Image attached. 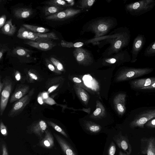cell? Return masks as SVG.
<instances>
[{
  "label": "cell",
  "instance_id": "1",
  "mask_svg": "<svg viewBox=\"0 0 155 155\" xmlns=\"http://www.w3.org/2000/svg\"><path fill=\"white\" fill-rule=\"evenodd\" d=\"M155 0H142L126 5V10L131 15L138 16L152 10Z\"/></svg>",
  "mask_w": 155,
  "mask_h": 155
},
{
  "label": "cell",
  "instance_id": "2",
  "mask_svg": "<svg viewBox=\"0 0 155 155\" xmlns=\"http://www.w3.org/2000/svg\"><path fill=\"white\" fill-rule=\"evenodd\" d=\"M35 92L33 88L24 97L15 102L8 114L9 117H13L19 115L28 104Z\"/></svg>",
  "mask_w": 155,
  "mask_h": 155
},
{
  "label": "cell",
  "instance_id": "3",
  "mask_svg": "<svg viewBox=\"0 0 155 155\" xmlns=\"http://www.w3.org/2000/svg\"><path fill=\"white\" fill-rule=\"evenodd\" d=\"M130 31L129 29L127 28L122 29L116 41L110 48L112 51L117 52L127 46L130 42Z\"/></svg>",
  "mask_w": 155,
  "mask_h": 155
},
{
  "label": "cell",
  "instance_id": "4",
  "mask_svg": "<svg viewBox=\"0 0 155 155\" xmlns=\"http://www.w3.org/2000/svg\"><path fill=\"white\" fill-rule=\"evenodd\" d=\"M155 118V109L144 111L139 114L131 122L130 126L134 128L144 127V125L149 121Z\"/></svg>",
  "mask_w": 155,
  "mask_h": 155
},
{
  "label": "cell",
  "instance_id": "5",
  "mask_svg": "<svg viewBox=\"0 0 155 155\" xmlns=\"http://www.w3.org/2000/svg\"><path fill=\"white\" fill-rule=\"evenodd\" d=\"M4 87L1 94L0 114L2 115L7 105L12 91V84L8 79H5L3 81Z\"/></svg>",
  "mask_w": 155,
  "mask_h": 155
},
{
  "label": "cell",
  "instance_id": "6",
  "mask_svg": "<svg viewBox=\"0 0 155 155\" xmlns=\"http://www.w3.org/2000/svg\"><path fill=\"white\" fill-rule=\"evenodd\" d=\"M146 41V38L144 35L139 34L135 38L131 51V62L134 63L137 61L138 54L143 48Z\"/></svg>",
  "mask_w": 155,
  "mask_h": 155
},
{
  "label": "cell",
  "instance_id": "7",
  "mask_svg": "<svg viewBox=\"0 0 155 155\" xmlns=\"http://www.w3.org/2000/svg\"><path fill=\"white\" fill-rule=\"evenodd\" d=\"M140 151L144 155H155V137L142 138L140 140Z\"/></svg>",
  "mask_w": 155,
  "mask_h": 155
},
{
  "label": "cell",
  "instance_id": "8",
  "mask_svg": "<svg viewBox=\"0 0 155 155\" xmlns=\"http://www.w3.org/2000/svg\"><path fill=\"white\" fill-rule=\"evenodd\" d=\"M152 68H129L126 69L123 73V79H132L148 74L153 71Z\"/></svg>",
  "mask_w": 155,
  "mask_h": 155
},
{
  "label": "cell",
  "instance_id": "9",
  "mask_svg": "<svg viewBox=\"0 0 155 155\" xmlns=\"http://www.w3.org/2000/svg\"><path fill=\"white\" fill-rule=\"evenodd\" d=\"M24 43L37 49L47 51L52 49L56 45V43L51 40H28L24 42Z\"/></svg>",
  "mask_w": 155,
  "mask_h": 155
},
{
  "label": "cell",
  "instance_id": "10",
  "mask_svg": "<svg viewBox=\"0 0 155 155\" xmlns=\"http://www.w3.org/2000/svg\"><path fill=\"white\" fill-rule=\"evenodd\" d=\"M11 55L18 58L19 60L24 62H29L32 59V51L18 46L13 48L11 51Z\"/></svg>",
  "mask_w": 155,
  "mask_h": 155
},
{
  "label": "cell",
  "instance_id": "11",
  "mask_svg": "<svg viewBox=\"0 0 155 155\" xmlns=\"http://www.w3.org/2000/svg\"><path fill=\"white\" fill-rule=\"evenodd\" d=\"M113 139L120 148L124 151L127 155H130L132 147L127 136L120 134L115 136Z\"/></svg>",
  "mask_w": 155,
  "mask_h": 155
},
{
  "label": "cell",
  "instance_id": "12",
  "mask_svg": "<svg viewBox=\"0 0 155 155\" xmlns=\"http://www.w3.org/2000/svg\"><path fill=\"white\" fill-rule=\"evenodd\" d=\"M78 12V10L68 8L54 15L46 16L45 18L47 20L52 21L63 20L73 16Z\"/></svg>",
  "mask_w": 155,
  "mask_h": 155
},
{
  "label": "cell",
  "instance_id": "13",
  "mask_svg": "<svg viewBox=\"0 0 155 155\" xmlns=\"http://www.w3.org/2000/svg\"><path fill=\"white\" fill-rule=\"evenodd\" d=\"M54 136L65 155H78L74 148L66 140L55 134Z\"/></svg>",
  "mask_w": 155,
  "mask_h": 155
},
{
  "label": "cell",
  "instance_id": "14",
  "mask_svg": "<svg viewBox=\"0 0 155 155\" xmlns=\"http://www.w3.org/2000/svg\"><path fill=\"white\" fill-rule=\"evenodd\" d=\"M29 86L24 84L18 85L14 92L12 95L10 99V103L16 101L26 95L29 90Z\"/></svg>",
  "mask_w": 155,
  "mask_h": 155
},
{
  "label": "cell",
  "instance_id": "15",
  "mask_svg": "<svg viewBox=\"0 0 155 155\" xmlns=\"http://www.w3.org/2000/svg\"><path fill=\"white\" fill-rule=\"evenodd\" d=\"M130 55L126 50L122 51L112 57L106 59L105 62L108 63L114 64L118 61L122 62L129 61H131Z\"/></svg>",
  "mask_w": 155,
  "mask_h": 155
},
{
  "label": "cell",
  "instance_id": "16",
  "mask_svg": "<svg viewBox=\"0 0 155 155\" xmlns=\"http://www.w3.org/2000/svg\"><path fill=\"white\" fill-rule=\"evenodd\" d=\"M19 38L34 41L38 38V33L33 32L23 26L19 28L17 35Z\"/></svg>",
  "mask_w": 155,
  "mask_h": 155
},
{
  "label": "cell",
  "instance_id": "17",
  "mask_svg": "<svg viewBox=\"0 0 155 155\" xmlns=\"http://www.w3.org/2000/svg\"><path fill=\"white\" fill-rule=\"evenodd\" d=\"M110 22L100 21L94 24L92 27L93 30L97 35H100L107 32L110 28Z\"/></svg>",
  "mask_w": 155,
  "mask_h": 155
},
{
  "label": "cell",
  "instance_id": "18",
  "mask_svg": "<svg viewBox=\"0 0 155 155\" xmlns=\"http://www.w3.org/2000/svg\"><path fill=\"white\" fill-rule=\"evenodd\" d=\"M47 128L46 123L43 120H41L33 124L31 127L32 133L40 137H41Z\"/></svg>",
  "mask_w": 155,
  "mask_h": 155
},
{
  "label": "cell",
  "instance_id": "19",
  "mask_svg": "<svg viewBox=\"0 0 155 155\" xmlns=\"http://www.w3.org/2000/svg\"><path fill=\"white\" fill-rule=\"evenodd\" d=\"M155 82V77L149 78L134 80L131 82V84L133 88L140 89L150 86Z\"/></svg>",
  "mask_w": 155,
  "mask_h": 155
},
{
  "label": "cell",
  "instance_id": "20",
  "mask_svg": "<svg viewBox=\"0 0 155 155\" xmlns=\"http://www.w3.org/2000/svg\"><path fill=\"white\" fill-rule=\"evenodd\" d=\"M74 57L79 62L91 59V56L88 52L81 47L76 48L73 52Z\"/></svg>",
  "mask_w": 155,
  "mask_h": 155
},
{
  "label": "cell",
  "instance_id": "21",
  "mask_svg": "<svg viewBox=\"0 0 155 155\" xmlns=\"http://www.w3.org/2000/svg\"><path fill=\"white\" fill-rule=\"evenodd\" d=\"M45 136L40 141V145L46 148H51L54 145V140L53 135L48 129L45 130Z\"/></svg>",
  "mask_w": 155,
  "mask_h": 155
},
{
  "label": "cell",
  "instance_id": "22",
  "mask_svg": "<svg viewBox=\"0 0 155 155\" xmlns=\"http://www.w3.org/2000/svg\"><path fill=\"white\" fill-rule=\"evenodd\" d=\"M33 13V11L30 8H21L15 9L13 11L14 16L18 19H24L30 16Z\"/></svg>",
  "mask_w": 155,
  "mask_h": 155
},
{
  "label": "cell",
  "instance_id": "23",
  "mask_svg": "<svg viewBox=\"0 0 155 155\" xmlns=\"http://www.w3.org/2000/svg\"><path fill=\"white\" fill-rule=\"evenodd\" d=\"M16 27L15 25H13L12 19L7 21L1 29V31L3 34L9 36H13L15 33Z\"/></svg>",
  "mask_w": 155,
  "mask_h": 155
},
{
  "label": "cell",
  "instance_id": "24",
  "mask_svg": "<svg viewBox=\"0 0 155 155\" xmlns=\"http://www.w3.org/2000/svg\"><path fill=\"white\" fill-rule=\"evenodd\" d=\"M64 8L56 5H49L44 8L45 15L46 16H49L63 11Z\"/></svg>",
  "mask_w": 155,
  "mask_h": 155
},
{
  "label": "cell",
  "instance_id": "25",
  "mask_svg": "<svg viewBox=\"0 0 155 155\" xmlns=\"http://www.w3.org/2000/svg\"><path fill=\"white\" fill-rule=\"evenodd\" d=\"M22 26L28 30L35 33H45L49 31V29L41 26L23 24Z\"/></svg>",
  "mask_w": 155,
  "mask_h": 155
},
{
  "label": "cell",
  "instance_id": "26",
  "mask_svg": "<svg viewBox=\"0 0 155 155\" xmlns=\"http://www.w3.org/2000/svg\"><path fill=\"white\" fill-rule=\"evenodd\" d=\"M38 40H51V39L58 40L59 38L56 34L54 32L48 33H38Z\"/></svg>",
  "mask_w": 155,
  "mask_h": 155
},
{
  "label": "cell",
  "instance_id": "27",
  "mask_svg": "<svg viewBox=\"0 0 155 155\" xmlns=\"http://www.w3.org/2000/svg\"><path fill=\"white\" fill-rule=\"evenodd\" d=\"M144 55L147 57L155 56V41L151 43L144 52Z\"/></svg>",
  "mask_w": 155,
  "mask_h": 155
},
{
  "label": "cell",
  "instance_id": "28",
  "mask_svg": "<svg viewBox=\"0 0 155 155\" xmlns=\"http://www.w3.org/2000/svg\"><path fill=\"white\" fill-rule=\"evenodd\" d=\"M46 3L49 5H53L62 7H66L70 6L65 1L61 0H51L48 1Z\"/></svg>",
  "mask_w": 155,
  "mask_h": 155
},
{
  "label": "cell",
  "instance_id": "29",
  "mask_svg": "<svg viewBox=\"0 0 155 155\" xmlns=\"http://www.w3.org/2000/svg\"><path fill=\"white\" fill-rule=\"evenodd\" d=\"M84 45L83 42H78L73 43H72L67 42L61 40V46L63 47L71 48L75 47L78 48Z\"/></svg>",
  "mask_w": 155,
  "mask_h": 155
},
{
  "label": "cell",
  "instance_id": "30",
  "mask_svg": "<svg viewBox=\"0 0 155 155\" xmlns=\"http://www.w3.org/2000/svg\"><path fill=\"white\" fill-rule=\"evenodd\" d=\"M47 123L50 126L52 127L56 131L61 134L65 137L68 138V136L66 132L59 126L50 120H47Z\"/></svg>",
  "mask_w": 155,
  "mask_h": 155
},
{
  "label": "cell",
  "instance_id": "31",
  "mask_svg": "<svg viewBox=\"0 0 155 155\" xmlns=\"http://www.w3.org/2000/svg\"><path fill=\"white\" fill-rule=\"evenodd\" d=\"M57 77H56L51 79V81H50L49 84L50 86L48 89L47 92L48 94L51 93L59 87L60 84H58L57 83Z\"/></svg>",
  "mask_w": 155,
  "mask_h": 155
},
{
  "label": "cell",
  "instance_id": "32",
  "mask_svg": "<svg viewBox=\"0 0 155 155\" xmlns=\"http://www.w3.org/2000/svg\"><path fill=\"white\" fill-rule=\"evenodd\" d=\"M125 95H121L120 101L117 104V108L118 111L121 114H123L125 111V107L124 106V101Z\"/></svg>",
  "mask_w": 155,
  "mask_h": 155
},
{
  "label": "cell",
  "instance_id": "33",
  "mask_svg": "<svg viewBox=\"0 0 155 155\" xmlns=\"http://www.w3.org/2000/svg\"><path fill=\"white\" fill-rule=\"evenodd\" d=\"M49 60L59 71H63L64 68L61 63L58 60L54 57H51Z\"/></svg>",
  "mask_w": 155,
  "mask_h": 155
},
{
  "label": "cell",
  "instance_id": "34",
  "mask_svg": "<svg viewBox=\"0 0 155 155\" xmlns=\"http://www.w3.org/2000/svg\"><path fill=\"white\" fill-rule=\"evenodd\" d=\"M87 128L88 130L93 133L99 132L101 129V127L99 125L93 124H87Z\"/></svg>",
  "mask_w": 155,
  "mask_h": 155
},
{
  "label": "cell",
  "instance_id": "35",
  "mask_svg": "<svg viewBox=\"0 0 155 155\" xmlns=\"http://www.w3.org/2000/svg\"><path fill=\"white\" fill-rule=\"evenodd\" d=\"M46 65L48 69L51 71L56 74H60L61 71H58L52 62L48 59L45 60Z\"/></svg>",
  "mask_w": 155,
  "mask_h": 155
},
{
  "label": "cell",
  "instance_id": "36",
  "mask_svg": "<svg viewBox=\"0 0 155 155\" xmlns=\"http://www.w3.org/2000/svg\"><path fill=\"white\" fill-rule=\"evenodd\" d=\"M95 1L94 0H86L80 1L81 8H85L91 6Z\"/></svg>",
  "mask_w": 155,
  "mask_h": 155
},
{
  "label": "cell",
  "instance_id": "37",
  "mask_svg": "<svg viewBox=\"0 0 155 155\" xmlns=\"http://www.w3.org/2000/svg\"><path fill=\"white\" fill-rule=\"evenodd\" d=\"M9 51V49L7 44H0V60L2 58L5 52Z\"/></svg>",
  "mask_w": 155,
  "mask_h": 155
},
{
  "label": "cell",
  "instance_id": "38",
  "mask_svg": "<svg viewBox=\"0 0 155 155\" xmlns=\"http://www.w3.org/2000/svg\"><path fill=\"white\" fill-rule=\"evenodd\" d=\"M116 151V147L114 142L112 141L108 150V155H114Z\"/></svg>",
  "mask_w": 155,
  "mask_h": 155
},
{
  "label": "cell",
  "instance_id": "39",
  "mask_svg": "<svg viewBox=\"0 0 155 155\" xmlns=\"http://www.w3.org/2000/svg\"><path fill=\"white\" fill-rule=\"evenodd\" d=\"M28 74L29 79L32 81H37L38 80V78L37 74L32 71L31 70H29L28 72Z\"/></svg>",
  "mask_w": 155,
  "mask_h": 155
},
{
  "label": "cell",
  "instance_id": "40",
  "mask_svg": "<svg viewBox=\"0 0 155 155\" xmlns=\"http://www.w3.org/2000/svg\"><path fill=\"white\" fill-rule=\"evenodd\" d=\"M0 129L1 133L2 135L5 136L7 135L8 132L6 127L2 121H1L0 123Z\"/></svg>",
  "mask_w": 155,
  "mask_h": 155
},
{
  "label": "cell",
  "instance_id": "41",
  "mask_svg": "<svg viewBox=\"0 0 155 155\" xmlns=\"http://www.w3.org/2000/svg\"><path fill=\"white\" fill-rule=\"evenodd\" d=\"M145 125L148 127L155 128V118L148 121Z\"/></svg>",
  "mask_w": 155,
  "mask_h": 155
},
{
  "label": "cell",
  "instance_id": "42",
  "mask_svg": "<svg viewBox=\"0 0 155 155\" xmlns=\"http://www.w3.org/2000/svg\"><path fill=\"white\" fill-rule=\"evenodd\" d=\"M6 17L5 15H2L0 18V28H2L6 23Z\"/></svg>",
  "mask_w": 155,
  "mask_h": 155
},
{
  "label": "cell",
  "instance_id": "43",
  "mask_svg": "<svg viewBox=\"0 0 155 155\" xmlns=\"http://www.w3.org/2000/svg\"><path fill=\"white\" fill-rule=\"evenodd\" d=\"M44 101L45 103L50 105H53L56 103L53 99L49 97L46 99L44 100Z\"/></svg>",
  "mask_w": 155,
  "mask_h": 155
},
{
  "label": "cell",
  "instance_id": "44",
  "mask_svg": "<svg viewBox=\"0 0 155 155\" xmlns=\"http://www.w3.org/2000/svg\"><path fill=\"white\" fill-rule=\"evenodd\" d=\"M80 97L82 101H86L87 100V94L83 91L81 92L80 94Z\"/></svg>",
  "mask_w": 155,
  "mask_h": 155
},
{
  "label": "cell",
  "instance_id": "45",
  "mask_svg": "<svg viewBox=\"0 0 155 155\" xmlns=\"http://www.w3.org/2000/svg\"><path fill=\"white\" fill-rule=\"evenodd\" d=\"M2 155H8L6 145L3 143L2 145Z\"/></svg>",
  "mask_w": 155,
  "mask_h": 155
},
{
  "label": "cell",
  "instance_id": "46",
  "mask_svg": "<svg viewBox=\"0 0 155 155\" xmlns=\"http://www.w3.org/2000/svg\"><path fill=\"white\" fill-rule=\"evenodd\" d=\"M155 89V82L152 84L141 88L140 89Z\"/></svg>",
  "mask_w": 155,
  "mask_h": 155
},
{
  "label": "cell",
  "instance_id": "47",
  "mask_svg": "<svg viewBox=\"0 0 155 155\" xmlns=\"http://www.w3.org/2000/svg\"><path fill=\"white\" fill-rule=\"evenodd\" d=\"M15 78L16 80L17 81H19L21 78V74L20 72L18 71H16L15 74Z\"/></svg>",
  "mask_w": 155,
  "mask_h": 155
},
{
  "label": "cell",
  "instance_id": "48",
  "mask_svg": "<svg viewBox=\"0 0 155 155\" xmlns=\"http://www.w3.org/2000/svg\"><path fill=\"white\" fill-rule=\"evenodd\" d=\"M41 96L43 100L46 99L49 97L48 96V94L47 92H45L41 94Z\"/></svg>",
  "mask_w": 155,
  "mask_h": 155
},
{
  "label": "cell",
  "instance_id": "49",
  "mask_svg": "<svg viewBox=\"0 0 155 155\" xmlns=\"http://www.w3.org/2000/svg\"><path fill=\"white\" fill-rule=\"evenodd\" d=\"M101 112V109L100 108H97L94 111L93 114L95 116H97L100 114Z\"/></svg>",
  "mask_w": 155,
  "mask_h": 155
},
{
  "label": "cell",
  "instance_id": "50",
  "mask_svg": "<svg viewBox=\"0 0 155 155\" xmlns=\"http://www.w3.org/2000/svg\"><path fill=\"white\" fill-rule=\"evenodd\" d=\"M44 100L41 96H38V101L40 104H42L44 103Z\"/></svg>",
  "mask_w": 155,
  "mask_h": 155
},
{
  "label": "cell",
  "instance_id": "51",
  "mask_svg": "<svg viewBox=\"0 0 155 155\" xmlns=\"http://www.w3.org/2000/svg\"><path fill=\"white\" fill-rule=\"evenodd\" d=\"M73 80L74 82L76 83H79L81 82V80L80 78L77 77H74L73 78Z\"/></svg>",
  "mask_w": 155,
  "mask_h": 155
},
{
  "label": "cell",
  "instance_id": "52",
  "mask_svg": "<svg viewBox=\"0 0 155 155\" xmlns=\"http://www.w3.org/2000/svg\"><path fill=\"white\" fill-rule=\"evenodd\" d=\"M4 87V84L3 82L2 83L1 81H0V93L1 94L2 91L3 90V88Z\"/></svg>",
  "mask_w": 155,
  "mask_h": 155
},
{
  "label": "cell",
  "instance_id": "53",
  "mask_svg": "<svg viewBox=\"0 0 155 155\" xmlns=\"http://www.w3.org/2000/svg\"><path fill=\"white\" fill-rule=\"evenodd\" d=\"M71 6L74 3V1L73 0H65Z\"/></svg>",
  "mask_w": 155,
  "mask_h": 155
},
{
  "label": "cell",
  "instance_id": "54",
  "mask_svg": "<svg viewBox=\"0 0 155 155\" xmlns=\"http://www.w3.org/2000/svg\"><path fill=\"white\" fill-rule=\"evenodd\" d=\"M119 155H127L126 153H124L120 151L119 152Z\"/></svg>",
  "mask_w": 155,
  "mask_h": 155
}]
</instances>
